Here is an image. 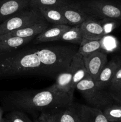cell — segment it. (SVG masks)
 I'll use <instances>...</instances> for the list:
<instances>
[{"instance_id":"obj_1","label":"cell","mask_w":121,"mask_h":122,"mask_svg":"<svg viewBox=\"0 0 121 122\" xmlns=\"http://www.w3.org/2000/svg\"><path fill=\"white\" fill-rule=\"evenodd\" d=\"M1 101L6 110H20L30 114L51 113L73 103V97L55 91L50 86L40 90L2 92Z\"/></svg>"},{"instance_id":"obj_2","label":"cell","mask_w":121,"mask_h":122,"mask_svg":"<svg viewBox=\"0 0 121 122\" xmlns=\"http://www.w3.org/2000/svg\"><path fill=\"white\" fill-rule=\"evenodd\" d=\"M29 75L51 77L49 73L37 56L36 48L0 52V78Z\"/></svg>"},{"instance_id":"obj_3","label":"cell","mask_w":121,"mask_h":122,"mask_svg":"<svg viewBox=\"0 0 121 122\" xmlns=\"http://www.w3.org/2000/svg\"><path fill=\"white\" fill-rule=\"evenodd\" d=\"M78 48L70 45H54L36 48V53L51 77L55 79L58 73L70 67Z\"/></svg>"},{"instance_id":"obj_4","label":"cell","mask_w":121,"mask_h":122,"mask_svg":"<svg viewBox=\"0 0 121 122\" xmlns=\"http://www.w3.org/2000/svg\"><path fill=\"white\" fill-rule=\"evenodd\" d=\"M90 17L97 20L110 19L121 21V2L113 0L77 1Z\"/></svg>"},{"instance_id":"obj_5","label":"cell","mask_w":121,"mask_h":122,"mask_svg":"<svg viewBox=\"0 0 121 122\" xmlns=\"http://www.w3.org/2000/svg\"><path fill=\"white\" fill-rule=\"evenodd\" d=\"M75 90L80 92L88 106L102 110L115 101L107 91L100 89L96 86L89 74L77 85Z\"/></svg>"},{"instance_id":"obj_6","label":"cell","mask_w":121,"mask_h":122,"mask_svg":"<svg viewBox=\"0 0 121 122\" xmlns=\"http://www.w3.org/2000/svg\"><path fill=\"white\" fill-rule=\"evenodd\" d=\"M45 20L37 8L30 6L14 14L0 24V36L15 30Z\"/></svg>"},{"instance_id":"obj_7","label":"cell","mask_w":121,"mask_h":122,"mask_svg":"<svg viewBox=\"0 0 121 122\" xmlns=\"http://www.w3.org/2000/svg\"><path fill=\"white\" fill-rule=\"evenodd\" d=\"M87 71L94 81L97 79L100 73L107 63V56L101 50L83 56Z\"/></svg>"},{"instance_id":"obj_8","label":"cell","mask_w":121,"mask_h":122,"mask_svg":"<svg viewBox=\"0 0 121 122\" xmlns=\"http://www.w3.org/2000/svg\"><path fill=\"white\" fill-rule=\"evenodd\" d=\"M83 41L100 40L107 35L102 21L88 17L80 25Z\"/></svg>"},{"instance_id":"obj_9","label":"cell","mask_w":121,"mask_h":122,"mask_svg":"<svg viewBox=\"0 0 121 122\" xmlns=\"http://www.w3.org/2000/svg\"><path fill=\"white\" fill-rule=\"evenodd\" d=\"M68 22L71 26L80 25L90 17L83 10L77 1L66 5L59 7Z\"/></svg>"},{"instance_id":"obj_10","label":"cell","mask_w":121,"mask_h":122,"mask_svg":"<svg viewBox=\"0 0 121 122\" xmlns=\"http://www.w3.org/2000/svg\"><path fill=\"white\" fill-rule=\"evenodd\" d=\"M121 65V58H115L107 61L94 81L96 86L101 89H107L114 75Z\"/></svg>"},{"instance_id":"obj_11","label":"cell","mask_w":121,"mask_h":122,"mask_svg":"<svg viewBox=\"0 0 121 122\" xmlns=\"http://www.w3.org/2000/svg\"><path fill=\"white\" fill-rule=\"evenodd\" d=\"M30 6V0H0V24Z\"/></svg>"},{"instance_id":"obj_12","label":"cell","mask_w":121,"mask_h":122,"mask_svg":"<svg viewBox=\"0 0 121 122\" xmlns=\"http://www.w3.org/2000/svg\"><path fill=\"white\" fill-rule=\"evenodd\" d=\"M74 106L82 122H110L101 109L85 104L74 103Z\"/></svg>"},{"instance_id":"obj_13","label":"cell","mask_w":121,"mask_h":122,"mask_svg":"<svg viewBox=\"0 0 121 122\" xmlns=\"http://www.w3.org/2000/svg\"><path fill=\"white\" fill-rule=\"evenodd\" d=\"M72 27L68 25H52L33 39L34 44L58 41L62 35Z\"/></svg>"},{"instance_id":"obj_14","label":"cell","mask_w":121,"mask_h":122,"mask_svg":"<svg viewBox=\"0 0 121 122\" xmlns=\"http://www.w3.org/2000/svg\"><path fill=\"white\" fill-rule=\"evenodd\" d=\"M71 64L73 66V76L71 82L70 94L73 97L77 85L85 78L88 73L85 66L83 56L78 52L74 56Z\"/></svg>"},{"instance_id":"obj_15","label":"cell","mask_w":121,"mask_h":122,"mask_svg":"<svg viewBox=\"0 0 121 122\" xmlns=\"http://www.w3.org/2000/svg\"><path fill=\"white\" fill-rule=\"evenodd\" d=\"M72 76L73 66L71 63L69 67L58 74L55 78V82L51 85V87L58 92L70 94Z\"/></svg>"},{"instance_id":"obj_16","label":"cell","mask_w":121,"mask_h":122,"mask_svg":"<svg viewBox=\"0 0 121 122\" xmlns=\"http://www.w3.org/2000/svg\"><path fill=\"white\" fill-rule=\"evenodd\" d=\"M46 20L41 21V22L36 23L32 25L27 26L23 28L15 30L11 32L4 35L2 36H16L22 37V38H28V37H36L42 33L44 30L47 29L51 26Z\"/></svg>"},{"instance_id":"obj_17","label":"cell","mask_w":121,"mask_h":122,"mask_svg":"<svg viewBox=\"0 0 121 122\" xmlns=\"http://www.w3.org/2000/svg\"><path fill=\"white\" fill-rule=\"evenodd\" d=\"M36 37L22 38L16 36H0V52L12 51L28 44Z\"/></svg>"},{"instance_id":"obj_18","label":"cell","mask_w":121,"mask_h":122,"mask_svg":"<svg viewBox=\"0 0 121 122\" xmlns=\"http://www.w3.org/2000/svg\"><path fill=\"white\" fill-rule=\"evenodd\" d=\"M37 8L45 20L51 25H68L59 7H40Z\"/></svg>"},{"instance_id":"obj_19","label":"cell","mask_w":121,"mask_h":122,"mask_svg":"<svg viewBox=\"0 0 121 122\" xmlns=\"http://www.w3.org/2000/svg\"><path fill=\"white\" fill-rule=\"evenodd\" d=\"M51 113L57 122H82L76 111L74 103Z\"/></svg>"},{"instance_id":"obj_20","label":"cell","mask_w":121,"mask_h":122,"mask_svg":"<svg viewBox=\"0 0 121 122\" xmlns=\"http://www.w3.org/2000/svg\"><path fill=\"white\" fill-rule=\"evenodd\" d=\"M107 91L115 102L121 104V65L111 81Z\"/></svg>"},{"instance_id":"obj_21","label":"cell","mask_w":121,"mask_h":122,"mask_svg":"<svg viewBox=\"0 0 121 122\" xmlns=\"http://www.w3.org/2000/svg\"><path fill=\"white\" fill-rule=\"evenodd\" d=\"M59 41L68 42L79 45L83 41V33L80 25L73 26L64 32L59 38Z\"/></svg>"},{"instance_id":"obj_22","label":"cell","mask_w":121,"mask_h":122,"mask_svg":"<svg viewBox=\"0 0 121 122\" xmlns=\"http://www.w3.org/2000/svg\"><path fill=\"white\" fill-rule=\"evenodd\" d=\"M102 39L100 40L83 41L79 45L77 52L83 56L90 54L95 51L101 50Z\"/></svg>"},{"instance_id":"obj_23","label":"cell","mask_w":121,"mask_h":122,"mask_svg":"<svg viewBox=\"0 0 121 122\" xmlns=\"http://www.w3.org/2000/svg\"><path fill=\"white\" fill-rule=\"evenodd\" d=\"M103 114L110 122L121 121V104H111L102 110Z\"/></svg>"},{"instance_id":"obj_24","label":"cell","mask_w":121,"mask_h":122,"mask_svg":"<svg viewBox=\"0 0 121 122\" xmlns=\"http://www.w3.org/2000/svg\"><path fill=\"white\" fill-rule=\"evenodd\" d=\"M76 0H30L31 7H59L74 2Z\"/></svg>"},{"instance_id":"obj_25","label":"cell","mask_w":121,"mask_h":122,"mask_svg":"<svg viewBox=\"0 0 121 122\" xmlns=\"http://www.w3.org/2000/svg\"><path fill=\"white\" fill-rule=\"evenodd\" d=\"M5 117L10 122H33L24 112L20 110L10 111Z\"/></svg>"},{"instance_id":"obj_26","label":"cell","mask_w":121,"mask_h":122,"mask_svg":"<svg viewBox=\"0 0 121 122\" xmlns=\"http://www.w3.org/2000/svg\"><path fill=\"white\" fill-rule=\"evenodd\" d=\"M40 122H57L51 113H42L37 118Z\"/></svg>"},{"instance_id":"obj_27","label":"cell","mask_w":121,"mask_h":122,"mask_svg":"<svg viewBox=\"0 0 121 122\" xmlns=\"http://www.w3.org/2000/svg\"><path fill=\"white\" fill-rule=\"evenodd\" d=\"M2 115H3V110L0 107V122H2L3 121L4 117H2Z\"/></svg>"},{"instance_id":"obj_28","label":"cell","mask_w":121,"mask_h":122,"mask_svg":"<svg viewBox=\"0 0 121 122\" xmlns=\"http://www.w3.org/2000/svg\"><path fill=\"white\" fill-rule=\"evenodd\" d=\"M2 122H9V120H8V119H7V118L4 117V119H3V121H2Z\"/></svg>"},{"instance_id":"obj_29","label":"cell","mask_w":121,"mask_h":122,"mask_svg":"<svg viewBox=\"0 0 121 122\" xmlns=\"http://www.w3.org/2000/svg\"><path fill=\"white\" fill-rule=\"evenodd\" d=\"M34 122H40V120H39V119H37V120H36L35 121H34Z\"/></svg>"},{"instance_id":"obj_30","label":"cell","mask_w":121,"mask_h":122,"mask_svg":"<svg viewBox=\"0 0 121 122\" xmlns=\"http://www.w3.org/2000/svg\"></svg>"}]
</instances>
